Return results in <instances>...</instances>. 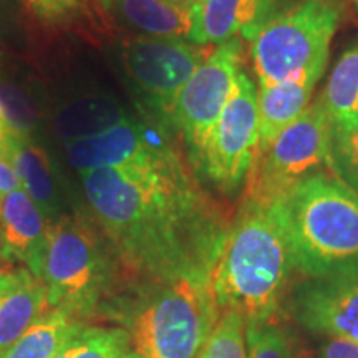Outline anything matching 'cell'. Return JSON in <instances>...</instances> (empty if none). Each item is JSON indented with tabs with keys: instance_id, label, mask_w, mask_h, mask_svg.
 Listing matches in <instances>:
<instances>
[{
	"instance_id": "d4e9b609",
	"label": "cell",
	"mask_w": 358,
	"mask_h": 358,
	"mask_svg": "<svg viewBox=\"0 0 358 358\" xmlns=\"http://www.w3.org/2000/svg\"><path fill=\"white\" fill-rule=\"evenodd\" d=\"M248 358H295L287 335L272 322L245 325Z\"/></svg>"
},
{
	"instance_id": "ba28073f",
	"label": "cell",
	"mask_w": 358,
	"mask_h": 358,
	"mask_svg": "<svg viewBox=\"0 0 358 358\" xmlns=\"http://www.w3.org/2000/svg\"><path fill=\"white\" fill-rule=\"evenodd\" d=\"M257 148V88L249 75L241 70L229 100L206 138L192 168L216 189L232 194L248 179Z\"/></svg>"
},
{
	"instance_id": "1f68e13d",
	"label": "cell",
	"mask_w": 358,
	"mask_h": 358,
	"mask_svg": "<svg viewBox=\"0 0 358 358\" xmlns=\"http://www.w3.org/2000/svg\"><path fill=\"white\" fill-rule=\"evenodd\" d=\"M173 2H179V3H191V0H173Z\"/></svg>"
},
{
	"instance_id": "d6986e66",
	"label": "cell",
	"mask_w": 358,
	"mask_h": 358,
	"mask_svg": "<svg viewBox=\"0 0 358 358\" xmlns=\"http://www.w3.org/2000/svg\"><path fill=\"white\" fill-rule=\"evenodd\" d=\"M83 327L85 320L48 307L0 358H52Z\"/></svg>"
},
{
	"instance_id": "e0dca14e",
	"label": "cell",
	"mask_w": 358,
	"mask_h": 358,
	"mask_svg": "<svg viewBox=\"0 0 358 358\" xmlns=\"http://www.w3.org/2000/svg\"><path fill=\"white\" fill-rule=\"evenodd\" d=\"M319 80L302 77L279 83L259 85V148L261 151L275 140L289 124L301 118L310 105L313 90Z\"/></svg>"
},
{
	"instance_id": "9a60e30c",
	"label": "cell",
	"mask_w": 358,
	"mask_h": 358,
	"mask_svg": "<svg viewBox=\"0 0 358 358\" xmlns=\"http://www.w3.org/2000/svg\"><path fill=\"white\" fill-rule=\"evenodd\" d=\"M0 156L17 173L20 185L35 201L48 224L64 217L62 214V194L58 189L52 161L25 133L10 129L6 140L0 143Z\"/></svg>"
},
{
	"instance_id": "5b68a950",
	"label": "cell",
	"mask_w": 358,
	"mask_h": 358,
	"mask_svg": "<svg viewBox=\"0 0 358 358\" xmlns=\"http://www.w3.org/2000/svg\"><path fill=\"white\" fill-rule=\"evenodd\" d=\"M120 271L108 243L90 224L69 216L48 224L38 274L48 307L90 319L118 292Z\"/></svg>"
},
{
	"instance_id": "83f0119b",
	"label": "cell",
	"mask_w": 358,
	"mask_h": 358,
	"mask_svg": "<svg viewBox=\"0 0 358 358\" xmlns=\"http://www.w3.org/2000/svg\"><path fill=\"white\" fill-rule=\"evenodd\" d=\"M20 187L22 185L17 173L13 171L10 164L0 156V199L6 198V196L10 194L12 191L20 189Z\"/></svg>"
},
{
	"instance_id": "5bb4252c",
	"label": "cell",
	"mask_w": 358,
	"mask_h": 358,
	"mask_svg": "<svg viewBox=\"0 0 358 358\" xmlns=\"http://www.w3.org/2000/svg\"><path fill=\"white\" fill-rule=\"evenodd\" d=\"M48 222L24 187L0 199V234L7 262H22L38 279Z\"/></svg>"
},
{
	"instance_id": "8fae6325",
	"label": "cell",
	"mask_w": 358,
	"mask_h": 358,
	"mask_svg": "<svg viewBox=\"0 0 358 358\" xmlns=\"http://www.w3.org/2000/svg\"><path fill=\"white\" fill-rule=\"evenodd\" d=\"M290 312L308 332L358 345V271L303 280Z\"/></svg>"
},
{
	"instance_id": "ac0fdd59",
	"label": "cell",
	"mask_w": 358,
	"mask_h": 358,
	"mask_svg": "<svg viewBox=\"0 0 358 358\" xmlns=\"http://www.w3.org/2000/svg\"><path fill=\"white\" fill-rule=\"evenodd\" d=\"M47 308V289L27 271L19 284L0 299V357Z\"/></svg>"
},
{
	"instance_id": "ffe728a7",
	"label": "cell",
	"mask_w": 358,
	"mask_h": 358,
	"mask_svg": "<svg viewBox=\"0 0 358 358\" xmlns=\"http://www.w3.org/2000/svg\"><path fill=\"white\" fill-rule=\"evenodd\" d=\"M128 116L118 103L108 98H88L65 106L57 116V131L65 143L106 131Z\"/></svg>"
},
{
	"instance_id": "484cf974",
	"label": "cell",
	"mask_w": 358,
	"mask_h": 358,
	"mask_svg": "<svg viewBox=\"0 0 358 358\" xmlns=\"http://www.w3.org/2000/svg\"><path fill=\"white\" fill-rule=\"evenodd\" d=\"M35 15L47 22H64L77 15L87 0H24Z\"/></svg>"
},
{
	"instance_id": "4dcf8cb0",
	"label": "cell",
	"mask_w": 358,
	"mask_h": 358,
	"mask_svg": "<svg viewBox=\"0 0 358 358\" xmlns=\"http://www.w3.org/2000/svg\"><path fill=\"white\" fill-rule=\"evenodd\" d=\"M7 262V257H6V252H3V241H2V234H0V268L6 266Z\"/></svg>"
},
{
	"instance_id": "7c38bea8",
	"label": "cell",
	"mask_w": 358,
	"mask_h": 358,
	"mask_svg": "<svg viewBox=\"0 0 358 358\" xmlns=\"http://www.w3.org/2000/svg\"><path fill=\"white\" fill-rule=\"evenodd\" d=\"M174 148L166 136L127 118L106 131L66 143L70 164L80 174L106 168L141 166Z\"/></svg>"
},
{
	"instance_id": "44dd1931",
	"label": "cell",
	"mask_w": 358,
	"mask_h": 358,
	"mask_svg": "<svg viewBox=\"0 0 358 358\" xmlns=\"http://www.w3.org/2000/svg\"><path fill=\"white\" fill-rule=\"evenodd\" d=\"M319 101L332 123L358 115V42L340 55Z\"/></svg>"
},
{
	"instance_id": "30bf717a",
	"label": "cell",
	"mask_w": 358,
	"mask_h": 358,
	"mask_svg": "<svg viewBox=\"0 0 358 358\" xmlns=\"http://www.w3.org/2000/svg\"><path fill=\"white\" fill-rule=\"evenodd\" d=\"M213 48L182 38L138 35L123 45V65L143 103L168 124L179 92Z\"/></svg>"
},
{
	"instance_id": "f1b7e54d",
	"label": "cell",
	"mask_w": 358,
	"mask_h": 358,
	"mask_svg": "<svg viewBox=\"0 0 358 358\" xmlns=\"http://www.w3.org/2000/svg\"><path fill=\"white\" fill-rule=\"evenodd\" d=\"M25 268H17V271H12V268H0V299H2L7 292H10V290L19 284L22 277L25 275Z\"/></svg>"
},
{
	"instance_id": "8992f818",
	"label": "cell",
	"mask_w": 358,
	"mask_h": 358,
	"mask_svg": "<svg viewBox=\"0 0 358 358\" xmlns=\"http://www.w3.org/2000/svg\"><path fill=\"white\" fill-rule=\"evenodd\" d=\"M342 13V0H297L282 8L249 42L259 85L320 80Z\"/></svg>"
},
{
	"instance_id": "f546056e",
	"label": "cell",
	"mask_w": 358,
	"mask_h": 358,
	"mask_svg": "<svg viewBox=\"0 0 358 358\" xmlns=\"http://www.w3.org/2000/svg\"><path fill=\"white\" fill-rule=\"evenodd\" d=\"M10 124L7 123L6 116H3L2 110H0V143H2L3 140H6V136L8 134V131H10Z\"/></svg>"
},
{
	"instance_id": "4fadbf2b",
	"label": "cell",
	"mask_w": 358,
	"mask_h": 358,
	"mask_svg": "<svg viewBox=\"0 0 358 358\" xmlns=\"http://www.w3.org/2000/svg\"><path fill=\"white\" fill-rule=\"evenodd\" d=\"M282 8L284 0H191L192 27L187 42L216 47L237 34L250 42Z\"/></svg>"
},
{
	"instance_id": "603a6c76",
	"label": "cell",
	"mask_w": 358,
	"mask_h": 358,
	"mask_svg": "<svg viewBox=\"0 0 358 358\" xmlns=\"http://www.w3.org/2000/svg\"><path fill=\"white\" fill-rule=\"evenodd\" d=\"M329 168L358 192V115L332 123Z\"/></svg>"
},
{
	"instance_id": "6da1fadb",
	"label": "cell",
	"mask_w": 358,
	"mask_h": 358,
	"mask_svg": "<svg viewBox=\"0 0 358 358\" xmlns=\"http://www.w3.org/2000/svg\"><path fill=\"white\" fill-rule=\"evenodd\" d=\"M83 196L131 280H211L232 219L176 148L141 166L82 174Z\"/></svg>"
},
{
	"instance_id": "7a4b0ae2",
	"label": "cell",
	"mask_w": 358,
	"mask_h": 358,
	"mask_svg": "<svg viewBox=\"0 0 358 358\" xmlns=\"http://www.w3.org/2000/svg\"><path fill=\"white\" fill-rule=\"evenodd\" d=\"M294 271L280 199L243 198L213 268L219 313L234 312L245 325L272 322Z\"/></svg>"
},
{
	"instance_id": "d6a6232c",
	"label": "cell",
	"mask_w": 358,
	"mask_h": 358,
	"mask_svg": "<svg viewBox=\"0 0 358 358\" xmlns=\"http://www.w3.org/2000/svg\"><path fill=\"white\" fill-rule=\"evenodd\" d=\"M350 2L353 3V7H355L357 10H358V0H350Z\"/></svg>"
},
{
	"instance_id": "277c9868",
	"label": "cell",
	"mask_w": 358,
	"mask_h": 358,
	"mask_svg": "<svg viewBox=\"0 0 358 358\" xmlns=\"http://www.w3.org/2000/svg\"><path fill=\"white\" fill-rule=\"evenodd\" d=\"M295 271L319 279L358 271V192L334 173L310 174L280 199Z\"/></svg>"
},
{
	"instance_id": "7402d4cb",
	"label": "cell",
	"mask_w": 358,
	"mask_h": 358,
	"mask_svg": "<svg viewBox=\"0 0 358 358\" xmlns=\"http://www.w3.org/2000/svg\"><path fill=\"white\" fill-rule=\"evenodd\" d=\"M124 332L120 327H83L52 358H123Z\"/></svg>"
},
{
	"instance_id": "9c48e42d",
	"label": "cell",
	"mask_w": 358,
	"mask_h": 358,
	"mask_svg": "<svg viewBox=\"0 0 358 358\" xmlns=\"http://www.w3.org/2000/svg\"><path fill=\"white\" fill-rule=\"evenodd\" d=\"M243 62V42L237 37L216 45L179 92L169 111L168 127L185 141L191 164L229 100Z\"/></svg>"
},
{
	"instance_id": "cb8c5ba5",
	"label": "cell",
	"mask_w": 358,
	"mask_h": 358,
	"mask_svg": "<svg viewBox=\"0 0 358 358\" xmlns=\"http://www.w3.org/2000/svg\"><path fill=\"white\" fill-rule=\"evenodd\" d=\"M198 358H248L243 317L234 312L219 313L217 324Z\"/></svg>"
},
{
	"instance_id": "52a82bcc",
	"label": "cell",
	"mask_w": 358,
	"mask_h": 358,
	"mask_svg": "<svg viewBox=\"0 0 358 358\" xmlns=\"http://www.w3.org/2000/svg\"><path fill=\"white\" fill-rule=\"evenodd\" d=\"M332 122L317 100L301 118L257 151L245 179L244 198L275 201L310 174L329 168Z\"/></svg>"
},
{
	"instance_id": "3957f363",
	"label": "cell",
	"mask_w": 358,
	"mask_h": 358,
	"mask_svg": "<svg viewBox=\"0 0 358 358\" xmlns=\"http://www.w3.org/2000/svg\"><path fill=\"white\" fill-rule=\"evenodd\" d=\"M124 332L123 358H198L217 324L211 280H131L105 307Z\"/></svg>"
},
{
	"instance_id": "2e32d148",
	"label": "cell",
	"mask_w": 358,
	"mask_h": 358,
	"mask_svg": "<svg viewBox=\"0 0 358 358\" xmlns=\"http://www.w3.org/2000/svg\"><path fill=\"white\" fill-rule=\"evenodd\" d=\"M120 24L143 37L187 40L192 27L191 3L173 0H101Z\"/></svg>"
},
{
	"instance_id": "4316f807",
	"label": "cell",
	"mask_w": 358,
	"mask_h": 358,
	"mask_svg": "<svg viewBox=\"0 0 358 358\" xmlns=\"http://www.w3.org/2000/svg\"><path fill=\"white\" fill-rule=\"evenodd\" d=\"M313 358H358V345L345 340L324 338Z\"/></svg>"
}]
</instances>
